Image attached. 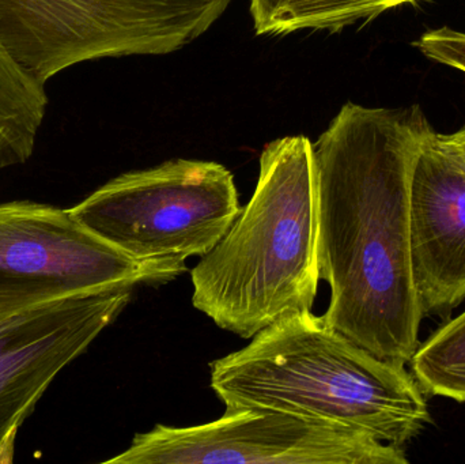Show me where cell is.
Listing matches in <instances>:
<instances>
[{
	"label": "cell",
	"mask_w": 465,
	"mask_h": 464,
	"mask_svg": "<svg viewBox=\"0 0 465 464\" xmlns=\"http://www.w3.org/2000/svg\"><path fill=\"white\" fill-rule=\"evenodd\" d=\"M232 0H0V38L38 84L74 65L163 56L195 43Z\"/></svg>",
	"instance_id": "cell-4"
},
{
	"label": "cell",
	"mask_w": 465,
	"mask_h": 464,
	"mask_svg": "<svg viewBox=\"0 0 465 464\" xmlns=\"http://www.w3.org/2000/svg\"><path fill=\"white\" fill-rule=\"evenodd\" d=\"M212 389L226 409H268L404 447L431 422L425 391L312 311L284 316L215 360Z\"/></svg>",
	"instance_id": "cell-2"
},
{
	"label": "cell",
	"mask_w": 465,
	"mask_h": 464,
	"mask_svg": "<svg viewBox=\"0 0 465 464\" xmlns=\"http://www.w3.org/2000/svg\"><path fill=\"white\" fill-rule=\"evenodd\" d=\"M420 105L349 103L313 143L325 321L379 359L406 367L423 319L412 280L410 184L436 135Z\"/></svg>",
	"instance_id": "cell-1"
},
{
	"label": "cell",
	"mask_w": 465,
	"mask_h": 464,
	"mask_svg": "<svg viewBox=\"0 0 465 464\" xmlns=\"http://www.w3.org/2000/svg\"><path fill=\"white\" fill-rule=\"evenodd\" d=\"M414 45L433 62L465 73V33L450 27L423 33Z\"/></svg>",
	"instance_id": "cell-12"
},
{
	"label": "cell",
	"mask_w": 465,
	"mask_h": 464,
	"mask_svg": "<svg viewBox=\"0 0 465 464\" xmlns=\"http://www.w3.org/2000/svg\"><path fill=\"white\" fill-rule=\"evenodd\" d=\"M46 105L45 86L19 67L0 38V169L32 157Z\"/></svg>",
	"instance_id": "cell-10"
},
{
	"label": "cell",
	"mask_w": 465,
	"mask_h": 464,
	"mask_svg": "<svg viewBox=\"0 0 465 464\" xmlns=\"http://www.w3.org/2000/svg\"><path fill=\"white\" fill-rule=\"evenodd\" d=\"M106 464H407L403 447L268 409H226L196 427L155 425Z\"/></svg>",
	"instance_id": "cell-7"
},
{
	"label": "cell",
	"mask_w": 465,
	"mask_h": 464,
	"mask_svg": "<svg viewBox=\"0 0 465 464\" xmlns=\"http://www.w3.org/2000/svg\"><path fill=\"white\" fill-rule=\"evenodd\" d=\"M185 261H138L84 228L68 210L0 203V326L30 311L97 291L160 286Z\"/></svg>",
	"instance_id": "cell-6"
},
{
	"label": "cell",
	"mask_w": 465,
	"mask_h": 464,
	"mask_svg": "<svg viewBox=\"0 0 465 464\" xmlns=\"http://www.w3.org/2000/svg\"><path fill=\"white\" fill-rule=\"evenodd\" d=\"M410 365L426 394L464 403L465 312L418 346Z\"/></svg>",
	"instance_id": "cell-11"
},
{
	"label": "cell",
	"mask_w": 465,
	"mask_h": 464,
	"mask_svg": "<svg viewBox=\"0 0 465 464\" xmlns=\"http://www.w3.org/2000/svg\"><path fill=\"white\" fill-rule=\"evenodd\" d=\"M253 195L218 244L191 270L196 310L243 340L313 308L319 291L313 143L265 144Z\"/></svg>",
	"instance_id": "cell-3"
},
{
	"label": "cell",
	"mask_w": 465,
	"mask_h": 464,
	"mask_svg": "<svg viewBox=\"0 0 465 464\" xmlns=\"http://www.w3.org/2000/svg\"><path fill=\"white\" fill-rule=\"evenodd\" d=\"M412 280L423 315L465 299V163L437 133L415 161L410 184Z\"/></svg>",
	"instance_id": "cell-9"
},
{
	"label": "cell",
	"mask_w": 465,
	"mask_h": 464,
	"mask_svg": "<svg viewBox=\"0 0 465 464\" xmlns=\"http://www.w3.org/2000/svg\"><path fill=\"white\" fill-rule=\"evenodd\" d=\"M234 176L214 161H165L127 172L68 209L84 228L138 261L207 255L240 212Z\"/></svg>",
	"instance_id": "cell-5"
},
{
	"label": "cell",
	"mask_w": 465,
	"mask_h": 464,
	"mask_svg": "<svg viewBox=\"0 0 465 464\" xmlns=\"http://www.w3.org/2000/svg\"><path fill=\"white\" fill-rule=\"evenodd\" d=\"M133 291L51 302L0 326V464L13 462L19 428L56 376L130 304Z\"/></svg>",
	"instance_id": "cell-8"
},
{
	"label": "cell",
	"mask_w": 465,
	"mask_h": 464,
	"mask_svg": "<svg viewBox=\"0 0 465 464\" xmlns=\"http://www.w3.org/2000/svg\"><path fill=\"white\" fill-rule=\"evenodd\" d=\"M437 139L442 146L455 153L465 163V127L452 133H437Z\"/></svg>",
	"instance_id": "cell-13"
}]
</instances>
